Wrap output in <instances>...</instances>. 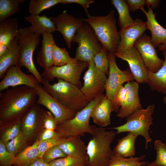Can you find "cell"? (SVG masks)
I'll list each match as a JSON object with an SVG mask.
<instances>
[{"instance_id": "6da1fadb", "label": "cell", "mask_w": 166, "mask_h": 166, "mask_svg": "<svg viewBox=\"0 0 166 166\" xmlns=\"http://www.w3.org/2000/svg\"><path fill=\"white\" fill-rule=\"evenodd\" d=\"M37 95L34 89L26 85L8 89L0 93V121L19 120L34 104Z\"/></svg>"}, {"instance_id": "7a4b0ae2", "label": "cell", "mask_w": 166, "mask_h": 166, "mask_svg": "<svg viewBox=\"0 0 166 166\" xmlns=\"http://www.w3.org/2000/svg\"><path fill=\"white\" fill-rule=\"evenodd\" d=\"M116 133L104 128L94 127L92 138L87 146V166H108L114 155L111 144Z\"/></svg>"}, {"instance_id": "3957f363", "label": "cell", "mask_w": 166, "mask_h": 166, "mask_svg": "<svg viewBox=\"0 0 166 166\" xmlns=\"http://www.w3.org/2000/svg\"><path fill=\"white\" fill-rule=\"evenodd\" d=\"M50 84L42 78L43 88L60 103L77 113L85 108L90 102L77 85L60 79Z\"/></svg>"}, {"instance_id": "277c9868", "label": "cell", "mask_w": 166, "mask_h": 166, "mask_svg": "<svg viewBox=\"0 0 166 166\" xmlns=\"http://www.w3.org/2000/svg\"><path fill=\"white\" fill-rule=\"evenodd\" d=\"M84 18L93 30L103 47L108 53H114L120 40L119 32L116 25L114 11L111 10L105 16L87 15Z\"/></svg>"}, {"instance_id": "5b68a950", "label": "cell", "mask_w": 166, "mask_h": 166, "mask_svg": "<svg viewBox=\"0 0 166 166\" xmlns=\"http://www.w3.org/2000/svg\"><path fill=\"white\" fill-rule=\"evenodd\" d=\"M105 95L103 94L90 101L85 108L77 112L73 118L58 124L55 130L63 136H81L85 133L92 135L94 127L89 124L91 115L96 104Z\"/></svg>"}, {"instance_id": "8992f818", "label": "cell", "mask_w": 166, "mask_h": 166, "mask_svg": "<svg viewBox=\"0 0 166 166\" xmlns=\"http://www.w3.org/2000/svg\"><path fill=\"white\" fill-rule=\"evenodd\" d=\"M154 104L148 105L145 109H138L126 117V122L123 124L112 128L116 130V133L131 132L137 136H142L145 141V149L152 139L149 133V127L152 124V115L154 111Z\"/></svg>"}, {"instance_id": "52a82bcc", "label": "cell", "mask_w": 166, "mask_h": 166, "mask_svg": "<svg viewBox=\"0 0 166 166\" xmlns=\"http://www.w3.org/2000/svg\"><path fill=\"white\" fill-rule=\"evenodd\" d=\"M40 40V35L32 32L29 27L20 28L18 41L20 51L19 66L26 67L41 84L42 77L35 67L33 59L34 52Z\"/></svg>"}, {"instance_id": "ba28073f", "label": "cell", "mask_w": 166, "mask_h": 166, "mask_svg": "<svg viewBox=\"0 0 166 166\" xmlns=\"http://www.w3.org/2000/svg\"><path fill=\"white\" fill-rule=\"evenodd\" d=\"M72 42L78 44L74 58L89 63L103 48L92 28L85 22L77 31Z\"/></svg>"}, {"instance_id": "9c48e42d", "label": "cell", "mask_w": 166, "mask_h": 166, "mask_svg": "<svg viewBox=\"0 0 166 166\" xmlns=\"http://www.w3.org/2000/svg\"><path fill=\"white\" fill-rule=\"evenodd\" d=\"M89 63L77 59L73 62L61 66H53L41 74L42 78L48 82L53 81L55 78L60 79L78 86H81L80 81L82 72L88 68Z\"/></svg>"}, {"instance_id": "30bf717a", "label": "cell", "mask_w": 166, "mask_h": 166, "mask_svg": "<svg viewBox=\"0 0 166 166\" xmlns=\"http://www.w3.org/2000/svg\"><path fill=\"white\" fill-rule=\"evenodd\" d=\"M44 110L36 103L21 119V132L24 136L27 147L38 140L39 134L43 129L42 120Z\"/></svg>"}, {"instance_id": "8fae6325", "label": "cell", "mask_w": 166, "mask_h": 166, "mask_svg": "<svg viewBox=\"0 0 166 166\" xmlns=\"http://www.w3.org/2000/svg\"><path fill=\"white\" fill-rule=\"evenodd\" d=\"M89 63L83 77L84 84L80 89L91 101L103 94L107 78L104 73L96 67L93 60Z\"/></svg>"}, {"instance_id": "7c38bea8", "label": "cell", "mask_w": 166, "mask_h": 166, "mask_svg": "<svg viewBox=\"0 0 166 166\" xmlns=\"http://www.w3.org/2000/svg\"><path fill=\"white\" fill-rule=\"evenodd\" d=\"M109 72L105 85V95L112 100L118 89L125 82L134 80L133 75L129 69L124 70L117 66L114 53H108Z\"/></svg>"}, {"instance_id": "4fadbf2b", "label": "cell", "mask_w": 166, "mask_h": 166, "mask_svg": "<svg viewBox=\"0 0 166 166\" xmlns=\"http://www.w3.org/2000/svg\"><path fill=\"white\" fill-rule=\"evenodd\" d=\"M34 89L38 97L36 103L47 108L56 119L58 124L75 116L76 112L60 103L46 91L40 84H38Z\"/></svg>"}, {"instance_id": "5bb4252c", "label": "cell", "mask_w": 166, "mask_h": 166, "mask_svg": "<svg viewBox=\"0 0 166 166\" xmlns=\"http://www.w3.org/2000/svg\"><path fill=\"white\" fill-rule=\"evenodd\" d=\"M134 46L141 56L148 71L155 73L162 66L164 60L158 57L156 48L149 36L143 34L136 41Z\"/></svg>"}, {"instance_id": "9a60e30c", "label": "cell", "mask_w": 166, "mask_h": 166, "mask_svg": "<svg viewBox=\"0 0 166 166\" xmlns=\"http://www.w3.org/2000/svg\"><path fill=\"white\" fill-rule=\"evenodd\" d=\"M56 28V31L62 34L67 47L70 48L76 33L85 23L84 18L74 17L63 11L56 17H51Z\"/></svg>"}, {"instance_id": "2e32d148", "label": "cell", "mask_w": 166, "mask_h": 166, "mask_svg": "<svg viewBox=\"0 0 166 166\" xmlns=\"http://www.w3.org/2000/svg\"><path fill=\"white\" fill-rule=\"evenodd\" d=\"M114 54L128 62L136 82L138 84L147 83L148 70L140 54L134 46L121 52L115 53Z\"/></svg>"}, {"instance_id": "e0dca14e", "label": "cell", "mask_w": 166, "mask_h": 166, "mask_svg": "<svg viewBox=\"0 0 166 166\" xmlns=\"http://www.w3.org/2000/svg\"><path fill=\"white\" fill-rule=\"evenodd\" d=\"M39 84L37 80L32 74H27L18 66H12L7 70L6 74L0 82V91L7 89L9 87L26 85L35 89Z\"/></svg>"}, {"instance_id": "ac0fdd59", "label": "cell", "mask_w": 166, "mask_h": 166, "mask_svg": "<svg viewBox=\"0 0 166 166\" xmlns=\"http://www.w3.org/2000/svg\"><path fill=\"white\" fill-rule=\"evenodd\" d=\"M146 22L136 18L130 25L119 31L120 40L115 53H119L134 46L136 41L147 30Z\"/></svg>"}, {"instance_id": "d6986e66", "label": "cell", "mask_w": 166, "mask_h": 166, "mask_svg": "<svg viewBox=\"0 0 166 166\" xmlns=\"http://www.w3.org/2000/svg\"><path fill=\"white\" fill-rule=\"evenodd\" d=\"M148 8L147 11L144 8L141 10L147 18L146 26L151 32V42L155 48H158V50L162 51L166 50V29L157 21L156 13H153L151 8L148 6Z\"/></svg>"}, {"instance_id": "ffe728a7", "label": "cell", "mask_w": 166, "mask_h": 166, "mask_svg": "<svg viewBox=\"0 0 166 166\" xmlns=\"http://www.w3.org/2000/svg\"><path fill=\"white\" fill-rule=\"evenodd\" d=\"M127 90L126 97L120 107L117 116L119 118L126 117L137 109L142 108L139 96V84L133 81L127 82L124 85Z\"/></svg>"}, {"instance_id": "44dd1931", "label": "cell", "mask_w": 166, "mask_h": 166, "mask_svg": "<svg viewBox=\"0 0 166 166\" xmlns=\"http://www.w3.org/2000/svg\"><path fill=\"white\" fill-rule=\"evenodd\" d=\"M119 110L113 104L112 100L105 95L94 107L91 118L94 123L100 127L105 128L110 124L111 112L118 113Z\"/></svg>"}, {"instance_id": "7402d4cb", "label": "cell", "mask_w": 166, "mask_h": 166, "mask_svg": "<svg viewBox=\"0 0 166 166\" xmlns=\"http://www.w3.org/2000/svg\"><path fill=\"white\" fill-rule=\"evenodd\" d=\"M42 46L37 57L38 64L46 70L53 66V47L55 43L52 34L43 33Z\"/></svg>"}, {"instance_id": "603a6c76", "label": "cell", "mask_w": 166, "mask_h": 166, "mask_svg": "<svg viewBox=\"0 0 166 166\" xmlns=\"http://www.w3.org/2000/svg\"><path fill=\"white\" fill-rule=\"evenodd\" d=\"M59 148L67 156H73L88 158L87 146L80 136H63L58 144Z\"/></svg>"}, {"instance_id": "cb8c5ba5", "label": "cell", "mask_w": 166, "mask_h": 166, "mask_svg": "<svg viewBox=\"0 0 166 166\" xmlns=\"http://www.w3.org/2000/svg\"><path fill=\"white\" fill-rule=\"evenodd\" d=\"M19 34L11 42L6 53L0 57V79H2L8 69L12 66H19L20 51L18 41Z\"/></svg>"}, {"instance_id": "d4e9b609", "label": "cell", "mask_w": 166, "mask_h": 166, "mask_svg": "<svg viewBox=\"0 0 166 166\" xmlns=\"http://www.w3.org/2000/svg\"><path fill=\"white\" fill-rule=\"evenodd\" d=\"M26 21L30 22L31 26L29 27L34 33L41 35L43 33H51L56 31L55 25L51 17H48L43 15L31 14L24 17Z\"/></svg>"}, {"instance_id": "484cf974", "label": "cell", "mask_w": 166, "mask_h": 166, "mask_svg": "<svg viewBox=\"0 0 166 166\" xmlns=\"http://www.w3.org/2000/svg\"><path fill=\"white\" fill-rule=\"evenodd\" d=\"M17 18H9L0 23V45L9 46L12 41L19 34Z\"/></svg>"}, {"instance_id": "4316f807", "label": "cell", "mask_w": 166, "mask_h": 166, "mask_svg": "<svg viewBox=\"0 0 166 166\" xmlns=\"http://www.w3.org/2000/svg\"><path fill=\"white\" fill-rule=\"evenodd\" d=\"M137 136L127 132L125 136L118 141L113 150L114 155L124 158L133 156L136 153L135 144Z\"/></svg>"}, {"instance_id": "83f0119b", "label": "cell", "mask_w": 166, "mask_h": 166, "mask_svg": "<svg viewBox=\"0 0 166 166\" xmlns=\"http://www.w3.org/2000/svg\"><path fill=\"white\" fill-rule=\"evenodd\" d=\"M164 57L163 64L156 72L148 71L147 83L152 90L166 95V50L162 51Z\"/></svg>"}, {"instance_id": "f1b7e54d", "label": "cell", "mask_w": 166, "mask_h": 166, "mask_svg": "<svg viewBox=\"0 0 166 166\" xmlns=\"http://www.w3.org/2000/svg\"><path fill=\"white\" fill-rule=\"evenodd\" d=\"M39 141L25 148L14 158L13 166H28L39 158Z\"/></svg>"}, {"instance_id": "f546056e", "label": "cell", "mask_w": 166, "mask_h": 166, "mask_svg": "<svg viewBox=\"0 0 166 166\" xmlns=\"http://www.w3.org/2000/svg\"><path fill=\"white\" fill-rule=\"evenodd\" d=\"M21 128V120L7 122L0 121V142L5 145L19 134Z\"/></svg>"}, {"instance_id": "4dcf8cb0", "label": "cell", "mask_w": 166, "mask_h": 166, "mask_svg": "<svg viewBox=\"0 0 166 166\" xmlns=\"http://www.w3.org/2000/svg\"><path fill=\"white\" fill-rule=\"evenodd\" d=\"M111 2L118 13V22L121 29L126 27L133 22L134 20L130 15L128 6L125 0H112Z\"/></svg>"}, {"instance_id": "1f68e13d", "label": "cell", "mask_w": 166, "mask_h": 166, "mask_svg": "<svg viewBox=\"0 0 166 166\" xmlns=\"http://www.w3.org/2000/svg\"><path fill=\"white\" fill-rule=\"evenodd\" d=\"M25 1V0H0V23L18 13L20 4Z\"/></svg>"}, {"instance_id": "d6a6232c", "label": "cell", "mask_w": 166, "mask_h": 166, "mask_svg": "<svg viewBox=\"0 0 166 166\" xmlns=\"http://www.w3.org/2000/svg\"><path fill=\"white\" fill-rule=\"evenodd\" d=\"M145 155L139 157L124 158L114 155L108 166H140L149 162L143 161L145 158Z\"/></svg>"}, {"instance_id": "836d02e7", "label": "cell", "mask_w": 166, "mask_h": 166, "mask_svg": "<svg viewBox=\"0 0 166 166\" xmlns=\"http://www.w3.org/2000/svg\"><path fill=\"white\" fill-rule=\"evenodd\" d=\"M88 158L73 156L57 158L48 163L49 166H87Z\"/></svg>"}, {"instance_id": "e575fe53", "label": "cell", "mask_w": 166, "mask_h": 166, "mask_svg": "<svg viewBox=\"0 0 166 166\" xmlns=\"http://www.w3.org/2000/svg\"><path fill=\"white\" fill-rule=\"evenodd\" d=\"M53 66H61L76 60L74 57H71L65 48H61L55 43L53 47Z\"/></svg>"}, {"instance_id": "d590c367", "label": "cell", "mask_w": 166, "mask_h": 166, "mask_svg": "<svg viewBox=\"0 0 166 166\" xmlns=\"http://www.w3.org/2000/svg\"><path fill=\"white\" fill-rule=\"evenodd\" d=\"M60 0H31L28 8L31 14L39 15L43 10L60 3Z\"/></svg>"}, {"instance_id": "8d00e7d4", "label": "cell", "mask_w": 166, "mask_h": 166, "mask_svg": "<svg viewBox=\"0 0 166 166\" xmlns=\"http://www.w3.org/2000/svg\"><path fill=\"white\" fill-rule=\"evenodd\" d=\"M5 145L7 151L14 156L27 147L24 136L21 132Z\"/></svg>"}, {"instance_id": "74e56055", "label": "cell", "mask_w": 166, "mask_h": 166, "mask_svg": "<svg viewBox=\"0 0 166 166\" xmlns=\"http://www.w3.org/2000/svg\"><path fill=\"white\" fill-rule=\"evenodd\" d=\"M107 53V50L103 47L102 48L95 56L93 59L96 67L106 75H108L109 72Z\"/></svg>"}, {"instance_id": "f35d334b", "label": "cell", "mask_w": 166, "mask_h": 166, "mask_svg": "<svg viewBox=\"0 0 166 166\" xmlns=\"http://www.w3.org/2000/svg\"><path fill=\"white\" fill-rule=\"evenodd\" d=\"M154 148L156 152L154 166H166V144L160 140H156L154 142Z\"/></svg>"}, {"instance_id": "ab89813d", "label": "cell", "mask_w": 166, "mask_h": 166, "mask_svg": "<svg viewBox=\"0 0 166 166\" xmlns=\"http://www.w3.org/2000/svg\"><path fill=\"white\" fill-rule=\"evenodd\" d=\"M66 156L58 145H57L46 151L43 154L42 158L45 162L49 163L54 160Z\"/></svg>"}, {"instance_id": "60d3db41", "label": "cell", "mask_w": 166, "mask_h": 166, "mask_svg": "<svg viewBox=\"0 0 166 166\" xmlns=\"http://www.w3.org/2000/svg\"><path fill=\"white\" fill-rule=\"evenodd\" d=\"M63 136H60L50 139L39 141L38 146L39 158H42L44 153L51 147L59 144Z\"/></svg>"}, {"instance_id": "b9f144b4", "label": "cell", "mask_w": 166, "mask_h": 166, "mask_svg": "<svg viewBox=\"0 0 166 166\" xmlns=\"http://www.w3.org/2000/svg\"><path fill=\"white\" fill-rule=\"evenodd\" d=\"M42 125L44 129L55 130L58 125V123L49 111L45 110L42 120Z\"/></svg>"}, {"instance_id": "7bdbcfd3", "label": "cell", "mask_w": 166, "mask_h": 166, "mask_svg": "<svg viewBox=\"0 0 166 166\" xmlns=\"http://www.w3.org/2000/svg\"><path fill=\"white\" fill-rule=\"evenodd\" d=\"M6 150L5 145L0 142V166H13L14 157Z\"/></svg>"}, {"instance_id": "ee69618b", "label": "cell", "mask_w": 166, "mask_h": 166, "mask_svg": "<svg viewBox=\"0 0 166 166\" xmlns=\"http://www.w3.org/2000/svg\"><path fill=\"white\" fill-rule=\"evenodd\" d=\"M127 94V90L124 86H121L116 91L112 100L114 105L118 109L123 105Z\"/></svg>"}, {"instance_id": "f6af8a7d", "label": "cell", "mask_w": 166, "mask_h": 166, "mask_svg": "<svg viewBox=\"0 0 166 166\" xmlns=\"http://www.w3.org/2000/svg\"><path fill=\"white\" fill-rule=\"evenodd\" d=\"M60 136L55 130L43 128L39 134L38 140L39 141L50 139Z\"/></svg>"}, {"instance_id": "bcb514c9", "label": "cell", "mask_w": 166, "mask_h": 166, "mask_svg": "<svg viewBox=\"0 0 166 166\" xmlns=\"http://www.w3.org/2000/svg\"><path fill=\"white\" fill-rule=\"evenodd\" d=\"M95 2L93 0H60V3L61 4L75 3L81 5L85 10L87 15L89 14L87 9L89 5Z\"/></svg>"}, {"instance_id": "7dc6e473", "label": "cell", "mask_w": 166, "mask_h": 166, "mask_svg": "<svg viewBox=\"0 0 166 166\" xmlns=\"http://www.w3.org/2000/svg\"><path fill=\"white\" fill-rule=\"evenodd\" d=\"M129 10L134 12L138 10H141L146 5L145 0H126Z\"/></svg>"}, {"instance_id": "c3c4849f", "label": "cell", "mask_w": 166, "mask_h": 166, "mask_svg": "<svg viewBox=\"0 0 166 166\" xmlns=\"http://www.w3.org/2000/svg\"><path fill=\"white\" fill-rule=\"evenodd\" d=\"M160 2V0H145V3L148 7L151 6L152 9H157L159 6Z\"/></svg>"}, {"instance_id": "681fc988", "label": "cell", "mask_w": 166, "mask_h": 166, "mask_svg": "<svg viewBox=\"0 0 166 166\" xmlns=\"http://www.w3.org/2000/svg\"><path fill=\"white\" fill-rule=\"evenodd\" d=\"M28 166H49L42 158H39Z\"/></svg>"}, {"instance_id": "f907efd6", "label": "cell", "mask_w": 166, "mask_h": 166, "mask_svg": "<svg viewBox=\"0 0 166 166\" xmlns=\"http://www.w3.org/2000/svg\"><path fill=\"white\" fill-rule=\"evenodd\" d=\"M155 164L154 161H152L151 162V163H148L142 165L140 166H154Z\"/></svg>"}, {"instance_id": "816d5d0a", "label": "cell", "mask_w": 166, "mask_h": 166, "mask_svg": "<svg viewBox=\"0 0 166 166\" xmlns=\"http://www.w3.org/2000/svg\"><path fill=\"white\" fill-rule=\"evenodd\" d=\"M163 102L164 104L166 105V95L163 98Z\"/></svg>"}]
</instances>
